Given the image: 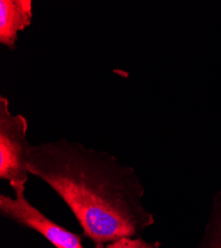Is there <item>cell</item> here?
<instances>
[{"instance_id": "obj_4", "label": "cell", "mask_w": 221, "mask_h": 248, "mask_svg": "<svg viewBox=\"0 0 221 248\" xmlns=\"http://www.w3.org/2000/svg\"><path fill=\"white\" fill-rule=\"evenodd\" d=\"M32 18L31 0H0V44L15 50L18 33L31 25Z\"/></svg>"}, {"instance_id": "obj_3", "label": "cell", "mask_w": 221, "mask_h": 248, "mask_svg": "<svg viewBox=\"0 0 221 248\" xmlns=\"http://www.w3.org/2000/svg\"><path fill=\"white\" fill-rule=\"evenodd\" d=\"M14 197L0 195V215L45 237L56 248H86L80 235L50 219L27 200L25 186L12 189Z\"/></svg>"}, {"instance_id": "obj_6", "label": "cell", "mask_w": 221, "mask_h": 248, "mask_svg": "<svg viewBox=\"0 0 221 248\" xmlns=\"http://www.w3.org/2000/svg\"><path fill=\"white\" fill-rule=\"evenodd\" d=\"M104 248H160L157 242L151 243L142 237H122L116 241L108 243Z\"/></svg>"}, {"instance_id": "obj_2", "label": "cell", "mask_w": 221, "mask_h": 248, "mask_svg": "<svg viewBox=\"0 0 221 248\" xmlns=\"http://www.w3.org/2000/svg\"><path fill=\"white\" fill-rule=\"evenodd\" d=\"M9 107L8 98L0 96V179L8 181L13 189L28 182L32 145L27 139L26 117L13 114Z\"/></svg>"}, {"instance_id": "obj_1", "label": "cell", "mask_w": 221, "mask_h": 248, "mask_svg": "<svg viewBox=\"0 0 221 248\" xmlns=\"http://www.w3.org/2000/svg\"><path fill=\"white\" fill-rule=\"evenodd\" d=\"M28 169L65 202L95 248L155 223L135 170L105 151L68 139L40 143L31 147Z\"/></svg>"}, {"instance_id": "obj_5", "label": "cell", "mask_w": 221, "mask_h": 248, "mask_svg": "<svg viewBox=\"0 0 221 248\" xmlns=\"http://www.w3.org/2000/svg\"><path fill=\"white\" fill-rule=\"evenodd\" d=\"M195 248H221V191L213 196L208 220Z\"/></svg>"}]
</instances>
